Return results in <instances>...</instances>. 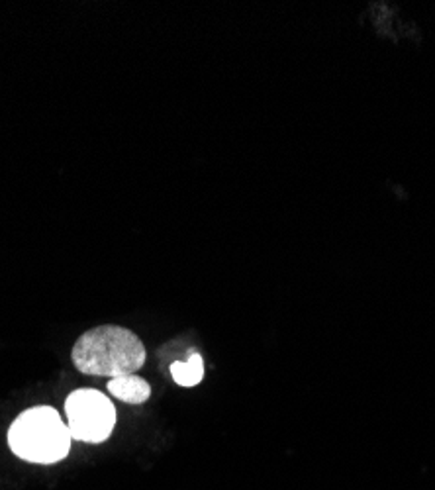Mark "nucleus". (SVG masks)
Returning a JSON list of instances; mask_svg holds the SVG:
<instances>
[{
  "label": "nucleus",
  "instance_id": "1",
  "mask_svg": "<svg viewBox=\"0 0 435 490\" xmlns=\"http://www.w3.org/2000/svg\"><path fill=\"white\" fill-rule=\"evenodd\" d=\"M73 363L85 375L116 379L144 367L145 347L122 326H98L80 335L73 347Z\"/></svg>",
  "mask_w": 435,
  "mask_h": 490
},
{
  "label": "nucleus",
  "instance_id": "2",
  "mask_svg": "<svg viewBox=\"0 0 435 490\" xmlns=\"http://www.w3.org/2000/svg\"><path fill=\"white\" fill-rule=\"evenodd\" d=\"M73 437L61 414L52 406H36L22 412L8 430V445L20 459L52 465L65 459Z\"/></svg>",
  "mask_w": 435,
  "mask_h": 490
},
{
  "label": "nucleus",
  "instance_id": "3",
  "mask_svg": "<svg viewBox=\"0 0 435 490\" xmlns=\"http://www.w3.org/2000/svg\"><path fill=\"white\" fill-rule=\"evenodd\" d=\"M69 434L77 441L102 443L116 425V408L112 400L94 388H80L65 400Z\"/></svg>",
  "mask_w": 435,
  "mask_h": 490
},
{
  "label": "nucleus",
  "instance_id": "4",
  "mask_svg": "<svg viewBox=\"0 0 435 490\" xmlns=\"http://www.w3.org/2000/svg\"><path fill=\"white\" fill-rule=\"evenodd\" d=\"M108 392L128 404H144L151 394V386L137 375H124L108 381Z\"/></svg>",
  "mask_w": 435,
  "mask_h": 490
},
{
  "label": "nucleus",
  "instance_id": "5",
  "mask_svg": "<svg viewBox=\"0 0 435 490\" xmlns=\"http://www.w3.org/2000/svg\"><path fill=\"white\" fill-rule=\"evenodd\" d=\"M171 375L175 383L181 386H194L204 377V361L198 353H192L186 363L175 361L171 365Z\"/></svg>",
  "mask_w": 435,
  "mask_h": 490
}]
</instances>
